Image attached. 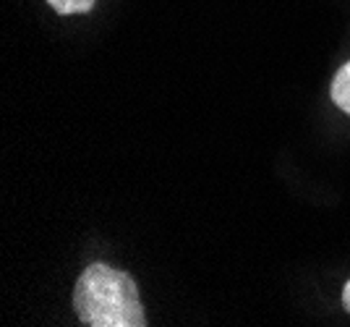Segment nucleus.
Instances as JSON below:
<instances>
[{"label": "nucleus", "instance_id": "nucleus-1", "mask_svg": "<svg viewBox=\"0 0 350 327\" xmlns=\"http://www.w3.org/2000/svg\"><path fill=\"white\" fill-rule=\"evenodd\" d=\"M73 309L87 327H144L146 314L129 272L89 265L73 288Z\"/></svg>", "mask_w": 350, "mask_h": 327}, {"label": "nucleus", "instance_id": "nucleus-2", "mask_svg": "<svg viewBox=\"0 0 350 327\" xmlns=\"http://www.w3.org/2000/svg\"><path fill=\"white\" fill-rule=\"evenodd\" d=\"M332 100L342 113L350 116V63H345L337 71L335 81H332Z\"/></svg>", "mask_w": 350, "mask_h": 327}, {"label": "nucleus", "instance_id": "nucleus-3", "mask_svg": "<svg viewBox=\"0 0 350 327\" xmlns=\"http://www.w3.org/2000/svg\"><path fill=\"white\" fill-rule=\"evenodd\" d=\"M47 3L60 16H71V14H87V11H92V5L97 0H47Z\"/></svg>", "mask_w": 350, "mask_h": 327}, {"label": "nucleus", "instance_id": "nucleus-4", "mask_svg": "<svg viewBox=\"0 0 350 327\" xmlns=\"http://www.w3.org/2000/svg\"><path fill=\"white\" fill-rule=\"evenodd\" d=\"M342 306H345V312H350V280L342 288Z\"/></svg>", "mask_w": 350, "mask_h": 327}]
</instances>
